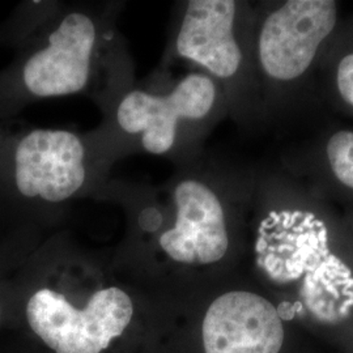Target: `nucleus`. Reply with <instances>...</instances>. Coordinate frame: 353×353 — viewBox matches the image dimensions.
I'll use <instances>...</instances> for the list:
<instances>
[{
	"label": "nucleus",
	"instance_id": "nucleus-1",
	"mask_svg": "<svg viewBox=\"0 0 353 353\" xmlns=\"http://www.w3.org/2000/svg\"><path fill=\"white\" fill-rule=\"evenodd\" d=\"M256 166L204 151L161 183L109 179L99 199L123 205L170 262L214 267L227 259L234 232L249 225Z\"/></svg>",
	"mask_w": 353,
	"mask_h": 353
},
{
	"label": "nucleus",
	"instance_id": "nucleus-2",
	"mask_svg": "<svg viewBox=\"0 0 353 353\" xmlns=\"http://www.w3.org/2000/svg\"><path fill=\"white\" fill-rule=\"evenodd\" d=\"M119 8L61 3L51 7L16 70L26 99L83 94L103 112L131 87L135 83L131 57L117 29Z\"/></svg>",
	"mask_w": 353,
	"mask_h": 353
},
{
	"label": "nucleus",
	"instance_id": "nucleus-3",
	"mask_svg": "<svg viewBox=\"0 0 353 353\" xmlns=\"http://www.w3.org/2000/svg\"><path fill=\"white\" fill-rule=\"evenodd\" d=\"M92 131L112 163L130 153L186 164L205 151V141L229 117L227 97L210 76L174 74L159 67L150 79L123 90Z\"/></svg>",
	"mask_w": 353,
	"mask_h": 353
},
{
	"label": "nucleus",
	"instance_id": "nucleus-4",
	"mask_svg": "<svg viewBox=\"0 0 353 353\" xmlns=\"http://www.w3.org/2000/svg\"><path fill=\"white\" fill-rule=\"evenodd\" d=\"M336 0L255 3L252 57L268 130L319 109L316 74L341 21Z\"/></svg>",
	"mask_w": 353,
	"mask_h": 353
},
{
	"label": "nucleus",
	"instance_id": "nucleus-5",
	"mask_svg": "<svg viewBox=\"0 0 353 353\" xmlns=\"http://www.w3.org/2000/svg\"><path fill=\"white\" fill-rule=\"evenodd\" d=\"M255 3L189 0L178 6L161 62L210 76L225 94L229 118L249 134L267 131L252 57Z\"/></svg>",
	"mask_w": 353,
	"mask_h": 353
},
{
	"label": "nucleus",
	"instance_id": "nucleus-6",
	"mask_svg": "<svg viewBox=\"0 0 353 353\" xmlns=\"http://www.w3.org/2000/svg\"><path fill=\"white\" fill-rule=\"evenodd\" d=\"M132 316L130 294L115 285L94 290L81 309L48 287L36 290L26 303L29 326L57 353H101L123 334Z\"/></svg>",
	"mask_w": 353,
	"mask_h": 353
},
{
	"label": "nucleus",
	"instance_id": "nucleus-7",
	"mask_svg": "<svg viewBox=\"0 0 353 353\" xmlns=\"http://www.w3.org/2000/svg\"><path fill=\"white\" fill-rule=\"evenodd\" d=\"M202 334L205 353H279L284 341L278 309L246 290L217 296L205 312Z\"/></svg>",
	"mask_w": 353,
	"mask_h": 353
},
{
	"label": "nucleus",
	"instance_id": "nucleus-8",
	"mask_svg": "<svg viewBox=\"0 0 353 353\" xmlns=\"http://www.w3.org/2000/svg\"><path fill=\"white\" fill-rule=\"evenodd\" d=\"M276 163L331 202L353 211L352 127H321L280 152Z\"/></svg>",
	"mask_w": 353,
	"mask_h": 353
},
{
	"label": "nucleus",
	"instance_id": "nucleus-9",
	"mask_svg": "<svg viewBox=\"0 0 353 353\" xmlns=\"http://www.w3.org/2000/svg\"><path fill=\"white\" fill-rule=\"evenodd\" d=\"M316 96L321 106L353 118V11L344 16L319 64Z\"/></svg>",
	"mask_w": 353,
	"mask_h": 353
}]
</instances>
